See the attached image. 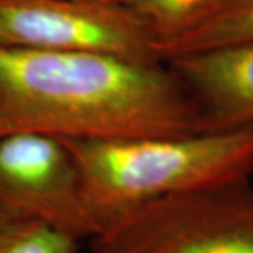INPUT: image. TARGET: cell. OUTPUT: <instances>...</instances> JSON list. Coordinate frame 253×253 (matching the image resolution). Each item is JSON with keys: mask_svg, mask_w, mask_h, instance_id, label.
<instances>
[{"mask_svg": "<svg viewBox=\"0 0 253 253\" xmlns=\"http://www.w3.org/2000/svg\"><path fill=\"white\" fill-rule=\"evenodd\" d=\"M148 20L158 37L244 0H118Z\"/></svg>", "mask_w": 253, "mask_h": 253, "instance_id": "9c48e42d", "label": "cell"}, {"mask_svg": "<svg viewBox=\"0 0 253 253\" xmlns=\"http://www.w3.org/2000/svg\"><path fill=\"white\" fill-rule=\"evenodd\" d=\"M154 26L118 0H0V46L163 63Z\"/></svg>", "mask_w": 253, "mask_h": 253, "instance_id": "277c9868", "label": "cell"}, {"mask_svg": "<svg viewBox=\"0 0 253 253\" xmlns=\"http://www.w3.org/2000/svg\"><path fill=\"white\" fill-rule=\"evenodd\" d=\"M199 116L200 132L253 126V40L166 61Z\"/></svg>", "mask_w": 253, "mask_h": 253, "instance_id": "8992f818", "label": "cell"}, {"mask_svg": "<svg viewBox=\"0 0 253 253\" xmlns=\"http://www.w3.org/2000/svg\"><path fill=\"white\" fill-rule=\"evenodd\" d=\"M118 139L200 132L199 116L166 63L0 46V136Z\"/></svg>", "mask_w": 253, "mask_h": 253, "instance_id": "6da1fadb", "label": "cell"}, {"mask_svg": "<svg viewBox=\"0 0 253 253\" xmlns=\"http://www.w3.org/2000/svg\"><path fill=\"white\" fill-rule=\"evenodd\" d=\"M0 218L44 222L79 241L99 232L62 139L31 132L0 136Z\"/></svg>", "mask_w": 253, "mask_h": 253, "instance_id": "5b68a950", "label": "cell"}, {"mask_svg": "<svg viewBox=\"0 0 253 253\" xmlns=\"http://www.w3.org/2000/svg\"><path fill=\"white\" fill-rule=\"evenodd\" d=\"M62 141L79 168L99 231L139 204L253 174V126L186 135Z\"/></svg>", "mask_w": 253, "mask_h": 253, "instance_id": "7a4b0ae2", "label": "cell"}, {"mask_svg": "<svg viewBox=\"0 0 253 253\" xmlns=\"http://www.w3.org/2000/svg\"><path fill=\"white\" fill-rule=\"evenodd\" d=\"M89 241V253H253L251 179L139 204Z\"/></svg>", "mask_w": 253, "mask_h": 253, "instance_id": "3957f363", "label": "cell"}, {"mask_svg": "<svg viewBox=\"0 0 253 253\" xmlns=\"http://www.w3.org/2000/svg\"><path fill=\"white\" fill-rule=\"evenodd\" d=\"M79 242L44 222L0 218V253H78Z\"/></svg>", "mask_w": 253, "mask_h": 253, "instance_id": "ba28073f", "label": "cell"}, {"mask_svg": "<svg viewBox=\"0 0 253 253\" xmlns=\"http://www.w3.org/2000/svg\"><path fill=\"white\" fill-rule=\"evenodd\" d=\"M252 40L253 0H244L158 37L156 52L166 62L180 55Z\"/></svg>", "mask_w": 253, "mask_h": 253, "instance_id": "52a82bcc", "label": "cell"}]
</instances>
